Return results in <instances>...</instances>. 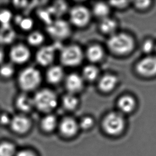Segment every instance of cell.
<instances>
[{"mask_svg":"<svg viewBox=\"0 0 156 156\" xmlns=\"http://www.w3.org/2000/svg\"><path fill=\"white\" fill-rule=\"evenodd\" d=\"M150 1H135L134 2V5L137 8L139 9H144L148 8L150 5Z\"/></svg>","mask_w":156,"mask_h":156,"instance_id":"obj_34","label":"cell"},{"mask_svg":"<svg viewBox=\"0 0 156 156\" xmlns=\"http://www.w3.org/2000/svg\"><path fill=\"white\" fill-rule=\"evenodd\" d=\"M84 82L82 76L76 73H72L66 76L65 80L66 89L68 93L76 95L82 90L84 87Z\"/></svg>","mask_w":156,"mask_h":156,"instance_id":"obj_11","label":"cell"},{"mask_svg":"<svg viewBox=\"0 0 156 156\" xmlns=\"http://www.w3.org/2000/svg\"><path fill=\"white\" fill-rule=\"evenodd\" d=\"M45 40L44 36L39 31H33L30 33L27 37L28 44L32 47H40Z\"/></svg>","mask_w":156,"mask_h":156,"instance_id":"obj_25","label":"cell"},{"mask_svg":"<svg viewBox=\"0 0 156 156\" xmlns=\"http://www.w3.org/2000/svg\"><path fill=\"white\" fill-rule=\"evenodd\" d=\"M85 55L89 61L97 63L104 58V49L99 45H92L87 49Z\"/></svg>","mask_w":156,"mask_h":156,"instance_id":"obj_18","label":"cell"},{"mask_svg":"<svg viewBox=\"0 0 156 156\" xmlns=\"http://www.w3.org/2000/svg\"><path fill=\"white\" fill-rule=\"evenodd\" d=\"M129 3L127 1H112L109 2V5L115 8L122 9L127 7L129 5Z\"/></svg>","mask_w":156,"mask_h":156,"instance_id":"obj_33","label":"cell"},{"mask_svg":"<svg viewBox=\"0 0 156 156\" xmlns=\"http://www.w3.org/2000/svg\"><path fill=\"white\" fill-rule=\"evenodd\" d=\"M11 118L6 114H2L0 115V123L2 125L10 124Z\"/></svg>","mask_w":156,"mask_h":156,"instance_id":"obj_35","label":"cell"},{"mask_svg":"<svg viewBox=\"0 0 156 156\" xmlns=\"http://www.w3.org/2000/svg\"><path fill=\"white\" fill-rule=\"evenodd\" d=\"M65 77V72L62 67L59 65L51 66L47 70L46 79L51 84H57Z\"/></svg>","mask_w":156,"mask_h":156,"instance_id":"obj_14","label":"cell"},{"mask_svg":"<svg viewBox=\"0 0 156 156\" xmlns=\"http://www.w3.org/2000/svg\"><path fill=\"white\" fill-rule=\"evenodd\" d=\"M15 105L19 111L23 113L30 112L34 107L33 98L26 93H22L17 96L15 100Z\"/></svg>","mask_w":156,"mask_h":156,"instance_id":"obj_15","label":"cell"},{"mask_svg":"<svg viewBox=\"0 0 156 156\" xmlns=\"http://www.w3.org/2000/svg\"><path fill=\"white\" fill-rule=\"evenodd\" d=\"M62 104L66 109L72 111L77 107L79 100L75 94L68 93L62 98Z\"/></svg>","mask_w":156,"mask_h":156,"instance_id":"obj_24","label":"cell"},{"mask_svg":"<svg viewBox=\"0 0 156 156\" xmlns=\"http://www.w3.org/2000/svg\"><path fill=\"white\" fill-rule=\"evenodd\" d=\"M155 50H156V49H155Z\"/></svg>","mask_w":156,"mask_h":156,"instance_id":"obj_38","label":"cell"},{"mask_svg":"<svg viewBox=\"0 0 156 156\" xmlns=\"http://www.w3.org/2000/svg\"><path fill=\"white\" fill-rule=\"evenodd\" d=\"M99 70L97 67L93 65L85 66L82 70L83 78L88 82H93L97 80L99 76Z\"/></svg>","mask_w":156,"mask_h":156,"instance_id":"obj_21","label":"cell"},{"mask_svg":"<svg viewBox=\"0 0 156 156\" xmlns=\"http://www.w3.org/2000/svg\"><path fill=\"white\" fill-rule=\"evenodd\" d=\"M134 41L129 34L123 33H115L110 36L107 41L108 48L117 55H128L134 48Z\"/></svg>","mask_w":156,"mask_h":156,"instance_id":"obj_2","label":"cell"},{"mask_svg":"<svg viewBox=\"0 0 156 156\" xmlns=\"http://www.w3.org/2000/svg\"><path fill=\"white\" fill-rule=\"evenodd\" d=\"M84 53L77 45H69L62 48L60 53V61L66 67H74L82 62Z\"/></svg>","mask_w":156,"mask_h":156,"instance_id":"obj_4","label":"cell"},{"mask_svg":"<svg viewBox=\"0 0 156 156\" xmlns=\"http://www.w3.org/2000/svg\"><path fill=\"white\" fill-rule=\"evenodd\" d=\"M71 31L69 23L63 19L53 20L47 26L48 34L57 42L69 37L71 34Z\"/></svg>","mask_w":156,"mask_h":156,"instance_id":"obj_5","label":"cell"},{"mask_svg":"<svg viewBox=\"0 0 156 156\" xmlns=\"http://www.w3.org/2000/svg\"><path fill=\"white\" fill-rule=\"evenodd\" d=\"M137 73L142 76L150 77L156 74V57L144 58L136 66Z\"/></svg>","mask_w":156,"mask_h":156,"instance_id":"obj_10","label":"cell"},{"mask_svg":"<svg viewBox=\"0 0 156 156\" xmlns=\"http://www.w3.org/2000/svg\"><path fill=\"white\" fill-rule=\"evenodd\" d=\"M13 21L23 31H29L32 30L34 26L33 20L29 17H24L21 15L14 16Z\"/></svg>","mask_w":156,"mask_h":156,"instance_id":"obj_23","label":"cell"},{"mask_svg":"<svg viewBox=\"0 0 156 156\" xmlns=\"http://www.w3.org/2000/svg\"><path fill=\"white\" fill-rule=\"evenodd\" d=\"M93 120L92 118L90 117H85L82 119L80 120V127L84 129L91 128V127L93 126Z\"/></svg>","mask_w":156,"mask_h":156,"instance_id":"obj_31","label":"cell"},{"mask_svg":"<svg viewBox=\"0 0 156 156\" xmlns=\"http://www.w3.org/2000/svg\"><path fill=\"white\" fill-rule=\"evenodd\" d=\"M15 148L12 144L5 142L0 144V156H13Z\"/></svg>","mask_w":156,"mask_h":156,"instance_id":"obj_29","label":"cell"},{"mask_svg":"<svg viewBox=\"0 0 156 156\" xmlns=\"http://www.w3.org/2000/svg\"><path fill=\"white\" fill-rule=\"evenodd\" d=\"M135 100L130 95H123L118 100L117 106L121 112L124 113H129L135 107Z\"/></svg>","mask_w":156,"mask_h":156,"instance_id":"obj_19","label":"cell"},{"mask_svg":"<svg viewBox=\"0 0 156 156\" xmlns=\"http://www.w3.org/2000/svg\"><path fill=\"white\" fill-rule=\"evenodd\" d=\"M11 126L13 131L19 133H25L30 129V119L23 115H18L11 118Z\"/></svg>","mask_w":156,"mask_h":156,"instance_id":"obj_13","label":"cell"},{"mask_svg":"<svg viewBox=\"0 0 156 156\" xmlns=\"http://www.w3.org/2000/svg\"><path fill=\"white\" fill-rule=\"evenodd\" d=\"M78 124L76 120L71 117L63 119L60 124V130L66 136L70 137L76 134L78 131Z\"/></svg>","mask_w":156,"mask_h":156,"instance_id":"obj_16","label":"cell"},{"mask_svg":"<svg viewBox=\"0 0 156 156\" xmlns=\"http://www.w3.org/2000/svg\"><path fill=\"white\" fill-rule=\"evenodd\" d=\"M15 68L12 63H3L0 65V77L3 80H9L14 76Z\"/></svg>","mask_w":156,"mask_h":156,"instance_id":"obj_26","label":"cell"},{"mask_svg":"<svg viewBox=\"0 0 156 156\" xmlns=\"http://www.w3.org/2000/svg\"><path fill=\"white\" fill-rule=\"evenodd\" d=\"M41 125L43 129L47 132H51L55 129L57 125V120L52 115H48L43 118Z\"/></svg>","mask_w":156,"mask_h":156,"instance_id":"obj_27","label":"cell"},{"mask_svg":"<svg viewBox=\"0 0 156 156\" xmlns=\"http://www.w3.org/2000/svg\"><path fill=\"white\" fill-rule=\"evenodd\" d=\"M93 13L96 17L101 19L109 17L110 5L104 2H98L94 4Z\"/></svg>","mask_w":156,"mask_h":156,"instance_id":"obj_22","label":"cell"},{"mask_svg":"<svg viewBox=\"0 0 156 156\" xmlns=\"http://www.w3.org/2000/svg\"><path fill=\"white\" fill-rule=\"evenodd\" d=\"M156 49V45L152 41H146L142 45V50L146 53H150Z\"/></svg>","mask_w":156,"mask_h":156,"instance_id":"obj_32","label":"cell"},{"mask_svg":"<svg viewBox=\"0 0 156 156\" xmlns=\"http://www.w3.org/2000/svg\"><path fill=\"white\" fill-rule=\"evenodd\" d=\"M16 33L11 25L0 26V47L6 46L15 42Z\"/></svg>","mask_w":156,"mask_h":156,"instance_id":"obj_17","label":"cell"},{"mask_svg":"<svg viewBox=\"0 0 156 156\" xmlns=\"http://www.w3.org/2000/svg\"><path fill=\"white\" fill-rule=\"evenodd\" d=\"M117 26V21L109 17L101 19V21L100 22V31L104 34L110 35V36L116 33Z\"/></svg>","mask_w":156,"mask_h":156,"instance_id":"obj_20","label":"cell"},{"mask_svg":"<svg viewBox=\"0 0 156 156\" xmlns=\"http://www.w3.org/2000/svg\"><path fill=\"white\" fill-rule=\"evenodd\" d=\"M42 82V75L36 68L29 66L19 72L17 83L24 93H28L37 89Z\"/></svg>","mask_w":156,"mask_h":156,"instance_id":"obj_1","label":"cell"},{"mask_svg":"<svg viewBox=\"0 0 156 156\" xmlns=\"http://www.w3.org/2000/svg\"><path fill=\"white\" fill-rule=\"evenodd\" d=\"M58 47H59L58 44L41 47L35 55L36 62L43 67L51 66L55 60Z\"/></svg>","mask_w":156,"mask_h":156,"instance_id":"obj_9","label":"cell"},{"mask_svg":"<svg viewBox=\"0 0 156 156\" xmlns=\"http://www.w3.org/2000/svg\"><path fill=\"white\" fill-rule=\"evenodd\" d=\"M14 16L12 11L8 9H0V26L11 25V23L13 20Z\"/></svg>","mask_w":156,"mask_h":156,"instance_id":"obj_28","label":"cell"},{"mask_svg":"<svg viewBox=\"0 0 156 156\" xmlns=\"http://www.w3.org/2000/svg\"><path fill=\"white\" fill-rule=\"evenodd\" d=\"M91 18V12L85 6L76 5L70 10V22L76 27L86 26L90 23Z\"/></svg>","mask_w":156,"mask_h":156,"instance_id":"obj_7","label":"cell"},{"mask_svg":"<svg viewBox=\"0 0 156 156\" xmlns=\"http://www.w3.org/2000/svg\"><path fill=\"white\" fill-rule=\"evenodd\" d=\"M33 99L34 107L43 112H50L55 109L58 105L57 95L50 89H41L37 91Z\"/></svg>","mask_w":156,"mask_h":156,"instance_id":"obj_3","label":"cell"},{"mask_svg":"<svg viewBox=\"0 0 156 156\" xmlns=\"http://www.w3.org/2000/svg\"><path fill=\"white\" fill-rule=\"evenodd\" d=\"M9 57L11 63L15 65H23L29 61L31 52L29 48L22 43L13 45L10 48Z\"/></svg>","mask_w":156,"mask_h":156,"instance_id":"obj_8","label":"cell"},{"mask_svg":"<svg viewBox=\"0 0 156 156\" xmlns=\"http://www.w3.org/2000/svg\"><path fill=\"white\" fill-rule=\"evenodd\" d=\"M67 9V4L63 2H57L55 4L49 8L51 13L55 15H62Z\"/></svg>","mask_w":156,"mask_h":156,"instance_id":"obj_30","label":"cell"},{"mask_svg":"<svg viewBox=\"0 0 156 156\" xmlns=\"http://www.w3.org/2000/svg\"><path fill=\"white\" fill-rule=\"evenodd\" d=\"M16 156H35V155L30 151H21L18 153Z\"/></svg>","mask_w":156,"mask_h":156,"instance_id":"obj_36","label":"cell"},{"mask_svg":"<svg viewBox=\"0 0 156 156\" xmlns=\"http://www.w3.org/2000/svg\"><path fill=\"white\" fill-rule=\"evenodd\" d=\"M5 59V52L1 47H0V65L4 63Z\"/></svg>","mask_w":156,"mask_h":156,"instance_id":"obj_37","label":"cell"},{"mask_svg":"<svg viewBox=\"0 0 156 156\" xmlns=\"http://www.w3.org/2000/svg\"><path fill=\"white\" fill-rule=\"evenodd\" d=\"M102 125L104 130L108 134L118 135L124 129V119L119 113L110 112L105 117Z\"/></svg>","mask_w":156,"mask_h":156,"instance_id":"obj_6","label":"cell"},{"mask_svg":"<svg viewBox=\"0 0 156 156\" xmlns=\"http://www.w3.org/2000/svg\"><path fill=\"white\" fill-rule=\"evenodd\" d=\"M118 83V77L113 74H105L100 77L98 81V87L104 93L113 91Z\"/></svg>","mask_w":156,"mask_h":156,"instance_id":"obj_12","label":"cell"}]
</instances>
